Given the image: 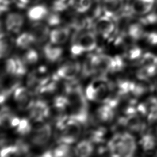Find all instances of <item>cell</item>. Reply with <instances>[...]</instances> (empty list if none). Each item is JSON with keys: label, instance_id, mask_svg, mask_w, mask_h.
<instances>
[{"label": "cell", "instance_id": "83f0119b", "mask_svg": "<svg viewBox=\"0 0 157 157\" xmlns=\"http://www.w3.org/2000/svg\"><path fill=\"white\" fill-rule=\"evenodd\" d=\"M127 33L132 40H139L144 34L142 27L138 24L131 25L128 29Z\"/></svg>", "mask_w": 157, "mask_h": 157}, {"label": "cell", "instance_id": "3957f363", "mask_svg": "<svg viewBox=\"0 0 157 157\" xmlns=\"http://www.w3.org/2000/svg\"><path fill=\"white\" fill-rule=\"evenodd\" d=\"M82 124L68 115L58 118L56 128L59 131L58 137L59 143L71 145L75 142L82 134Z\"/></svg>", "mask_w": 157, "mask_h": 157}, {"label": "cell", "instance_id": "5bb4252c", "mask_svg": "<svg viewBox=\"0 0 157 157\" xmlns=\"http://www.w3.org/2000/svg\"><path fill=\"white\" fill-rule=\"evenodd\" d=\"M49 14L47 7L43 4L36 3L31 6L27 11V17L29 20L38 22L47 17Z\"/></svg>", "mask_w": 157, "mask_h": 157}, {"label": "cell", "instance_id": "44dd1931", "mask_svg": "<svg viewBox=\"0 0 157 157\" xmlns=\"http://www.w3.org/2000/svg\"><path fill=\"white\" fill-rule=\"evenodd\" d=\"M157 74L156 64H144L136 72V76L140 80H147Z\"/></svg>", "mask_w": 157, "mask_h": 157}, {"label": "cell", "instance_id": "ac0fdd59", "mask_svg": "<svg viewBox=\"0 0 157 157\" xmlns=\"http://www.w3.org/2000/svg\"><path fill=\"white\" fill-rule=\"evenodd\" d=\"M70 36L69 29L67 28H58L50 32L49 39L50 42L61 45L66 43Z\"/></svg>", "mask_w": 157, "mask_h": 157}, {"label": "cell", "instance_id": "9a60e30c", "mask_svg": "<svg viewBox=\"0 0 157 157\" xmlns=\"http://www.w3.org/2000/svg\"><path fill=\"white\" fill-rule=\"evenodd\" d=\"M31 33L35 39L36 43L41 44L49 38L50 31L47 26L39 22L34 24L31 28Z\"/></svg>", "mask_w": 157, "mask_h": 157}, {"label": "cell", "instance_id": "4316f807", "mask_svg": "<svg viewBox=\"0 0 157 157\" xmlns=\"http://www.w3.org/2000/svg\"><path fill=\"white\" fill-rule=\"evenodd\" d=\"M53 156L62 157L71 155V149L69 144L59 143V145L55 147L52 151Z\"/></svg>", "mask_w": 157, "mask_h": 157}, {"label": "cell", "instance_id": "d6986e66", "mask_svg": "<svg viewBox=\"0 0 157 157\" xmlns=\"http://www.w3.org/2000/svg\"><path fill=\"white\" fill-rule=\"evenodd\" d=\"M114 109L115 107L109 104L104 103L97 109L96 112V118L102 123L110 122L114 117Z\"/></svg>", "mask_w": 157, "mask_h": 157}, {"label": "cell", "instance_id": "7402d4cb", "mask_svg": "<svg viewBox=\"0 0 157 157\" xmlns=\"http://www.w3.org/2000/svg\"><path fill=\"white\" fill-rule=\"evenodd\" d=\"M34 43H36L35 39L31 32L23 33L15 39L16 46L21 49H28Z\"/></svg>", "mask_w": 157, "mask_h": 157}, {"label": "cell", "instance_id": "30bf717a", "mask_svg": "<svg viewBox=\"0 0 157 157\" xmlns=\"http://www.w3.org/2000/svg\"><path fill=\"white\" fill-rule=\"evenodd\" d=\"M25 23L24 16L17 12L7 13L5 19L6 29L12 33H18L23 28Z\"/></svg>", "mask_w": 157, "mask_h": 157}, {"label": "cell", "instance_id": "ffe728a7", "mask_svg": "<svg viewBox=\"0 0 157 157\" xmlns=\"http://www.w3.org/2000/svg\"><path fill=\"white\" fill-rule=\"evenodd\" d=\"M93 142L87 139L80 141L75 147L74 151L76 156L80 157H86L90 156L93 152Z\"/></svg>", "mask_w": 157, "mask_h": 157}, {"label": "cell", "instance_id": "7a4b0ae2", "mask_svg": "<svg viewBox=\"0 0 157 157\" xmlns=\"http://www.w3.org/2000/svg\"><path fill=\"white\" fill-rule=\"evenodd\" d=\"M107 148L113 156L130 157L136 152L137 145L134 136L129 132L115 134L109 141Z\"/></svg>", "mask_w": 157, "mask_h": 157}, {"label": "cell", "instance_id": "7c38bea8", "mask_svg": "<svg viewBox=\"0 0 157 157\" xmlns=\"http://www.w3.org/2000/svg\"><path fill=\"white\" fill-rule=\"evenodd\" d=\"M18 77L7 73L0 77V91L7 98L19 86Z\"/></svg>", "mask_w": 157, "mask_h": 157}, {"label": "cell", "instance_id": "836d02e7", "mask_svg": "<svg viewBox=\"0 0 157 157\" xmlns=\"http://www.w3.org/2000/svg\"><path fill=\"white\" fill-rule=\"evenodd\" d=\"M147 40L151 45H157V33H151L147 35Z\"/></svg>", "mask_w": 157, "mask_h": 157}, {"label": "cell", "instance_id": "1f68e13d", "mask_svg": "<svg viewBox=\"0 0 157 157\" xmlns=\"http://www.w3.org/2000/svg\"><path fill=\"white\" fill-rule=\"evenodd\" d=\"M142 50L136 46L129 48L126 53V58L129 60H135L139 59L142 56Z\"/></svg>", "mask_w": 157, "mask_h": 157}, {"label": "cell", "instance_id": "d4e9b609", "mask_svg": "<svg viewBox=\"0 0 157 157\" xmlns=\"http://www.w3.org/2000/svg\"><path fill=\"white\" fill-rule=\"evenodd\" d=\"M126 126L132 131H139L144 127L141 120L134 115H128V117L124 119L122 121Z\"/></svg>", "mask_w": 157, "mask_h": 157}, {"label": "cell", "instance_id": "cb8c5ba5", "mask_svg": "<svg viewBox=\"0 0 157 157\" xmlns=\"http://www.w3.org/2000/svg\"><path fill=\"white\" fill-rule=\"evenodd\" d=\"M82 72L85 77L95 74L94 54H90L86 57L82 67Z\"/></svg>", "mask_w": 157, "mask_h": 157}, {"label": "cell", "instance_id": "277c9868", "mask_svg": "<svg viewBox=\"0 0 157 157\" xmlns=\"http://www.w3.org/2000/svg\"><path fill=\"white\" fill-rule=\"evenodd\" d=\"M110 85L103 77L95 79L91 82L85 90L87 99L91 101L105 102L109 99Z\"/></svg>", "mask_w": 157, "mask_h": 157}, {"label": "cell", "instance_id": "8fae6325", "mask_svg": "<svg viewBox=\"0 0 157 157\" xmlns=\"http://www.w3.org/2000/svg\"><path fill=\"white\" fill-rule=\"evenodd\" d=\"M5 70L6 73L20 77L26 72V65L22 59L17 56L8 58L5 62Z\"/></svg>", "mask_w": 157, "mask_h": 157}, {"label": "cell", "instance_id": "f1b7e54d", "mask_svg": "<svg viewBox=\"0 0 157 157\" xmlns=\"http://www.w3.org/2000/svg\"><path fill=\"white\" fill-rule=\"evenodd\" d=\"M156 141L155 137L151 134H145L141 138L140 145L145 151L151 150L155 148Z\"/></svg>", "mask_w": 157, "mask_h": 157}, {"label": "cell", "instance_id": "5b68a950", "mask_svg": "<svg viewBox=\"0 0 157 157\" xmlns=\"http://www.w3.org/2000/svg\"><path fill=\"white\" fill-rule=\"evenodd\" d=\"M73 42L71 52L74 55H80L85 52H91L97 47L96 37L93 33L90 31L77 36Z\"/></svg>", "mask_w": 157, "mask_h": 157}, {"label": "cell", "instance_id": "e575fe53", "mask_svg": "<svg viewBox=\"0 0 157 157\" xmlns=\"http://www.w3.org/2000/svg\"><path fill=\"white\" fill-rule=\"evenodd\" d=\"M7 97L0 91V104L6 101V100L7 99Z\"/></svg>", "mask_w": 157, "mask_h": 157}, {"label": "cell", "instance_id": "4fadbf2b", "mask_svg": "<svg viewBox=\"0 0 157 157\" xmlns=\"http://www.w3.org/2000/svg\"><path fill=\"white\" fill-rule=\"evenodd\" d=\"M94 31L103 38H109L113 34L115 25L109 18L103 17L100 18L95 23Z\"/></svg>", "mask_w": 157, "mask_h": 157}, {"label": "cell", "instance_id": "ba28073f", "mask_svg": "<svg viewBox=\"0 0 157 157\" xmlns=\"http://www.w3.org/2000/svg\"><path fill=\"white\" fill-rule=\"evenodd\" d=\"M81 70L82 67L78 62L68 61L59 67L56 74L59 78L71 81L75 78Z\"/></svg>", "mask_w": 157, "mask_h": 157}, {"label": "cell", "instance_id": "f546056e", "mask_svg": "<svg viewBox=\"0 0 157 157\" xmlns=\"http://www.w3.org/2000/svg\"><path fill=\"white\" fill-rule=\"evenodd\" d=\"M53 106L59 111L67 110L69 107V100L67 96L66 95L56 96L53 101Z\"/></svg>", "mask_w": 157, "mask_h": 157}, {"label": "cell", "instance_id": "6da1fadb", "mask_svg": "<svg viewBox=\"0 0 157 157\" xmlns=\"http://www.w3.org/2000/svg\"><path fill=\"white\" fill-rule=\"evenodd\" d=\"M65 94L69 100L68 116L81 124L86 123L88 118V105L80 83L71 80L66 85Z\"/></svg>", "mask_w": 157, "mask_h": 157}, {"label": "cell", "instance_id": "603a6c76", "mask_svg": "<svg viewBox=\"0 0 157 157\" xmlns=\"http://www.w3.org/2000/svg\"><path fill=\"white\" fill-rule=\"evenodd\" d=\"M15 115L7 107H4L0 109V127L4 128H12V121Z\"/></svg>", "mask_w": 157, "mask_h": 157}, {"label": "cell", "instance_id": "484cf974", "mask_svg": "<svg viewBox=\"0 0 157 157\" xmlns=\"http://www.w3.org/2000/svg\"><path fill=\"white\" fill-rule=\"evenodd\" d=\"M22 59L26 65H33L36 64L39 59V55L34 49L28 48L24 53Z\"/></svg>", "mask_w": 157, "mask_h": 157}, {"label": "cell", "instance_id": "9c48e42d", "mask_svg": "<svg viewBox=\"0 0 157 157\" xmlns=\"http://www.w3.org/2000/svg\"><path fill=\"white\" fill-rule=\"evenodd\" d=\"M29 110L30 118L35 122L44 121L50 114L48 104L42 99L34 101Z\"/></svg>", "mask_w": 157, "mask_h": 157}, {"label": "cell", "instance_id": "4dcf8cb0", "mask_svg": "<svg viewBox=\"0 0 157 157\" xmlns=\"http://www.w3.org/2000/svg\"><path fill=\"white\" fill-rule=\"evenodd\" d=\"M17 132L21 135L25 136L28 134L31 131V125L29 120L26 118H20V122L15 128Z\"/></svg>", "mask_w": 157, "mask_h": 157}, {"label": "cell", "instance_id": "52a82bcc", "mask_svg": "<svg viewBox=\"0 0 157 157\" xmlns=\"http://www.w3.org/2000/svg\"><path fill=\"white\" fill-rule=\"evenodd\" d=\"M52 135V128L49 123H44L36 128L31 137V142L35 146L41 147L48 142Z\"/></svg>", "mask_w": 157, "mask_h": 157}, {"label": "cell", "instance_id": "8992f818", "mask_svg": "<svg viewBox=\"0 0 157 157\" xmlns=\"http://www.w3.org/2000/svg\"><path fill=\"white\" fill-rule=\"evenodd\" d=\"M14 100L18 108L22 110H28L31 107L34 100L33 93L24 86H18L13 92Z\"/></svg>", "mask_w": 157, "mask_h": 157}, {"label": "cell", "instance_id": "e0dca14e", "mask_svg": "<svg viewBox=\"0 0 157 157\" xmlns=\"http://www.w3.org/2000/svg\"><path fill=\"white\" fill-rule=\"evenodd\" d=\"M15 41L9 33H0V57L8 55L12 50Z\"/></svg>", "mask_w": 157, "mask_h": 157}, {"label": "cell", "instance_id": "2e32d148", "mask_svg": "<svg viewBox=\"0 0 157 157\" xmlns=\"http://www.w3.org/2000/svg\"><path fill=\"white\" fill-rule=\"evenodd\" d=\"M43 52L45 58L48 61L50 62H55L62 56L63 50L59 46V45L50 42L45 45Z\"/></svg>", "mask_w": 157, "mask_h": 157}, {"label": "cell", "instance_id": "d6a6232c", "mask_svg": "<svg viewBox=\"0 0 157 157\" xmlns=\"http://www.w3.org/2000/svg\"><path fill=\"white\" fill-rule=\"evenodd\" d=\"M12 0H0V14L7 12L12 3Z\"/></svg>", "mask_w": 157, "mask_h": 157}]
</instances>
